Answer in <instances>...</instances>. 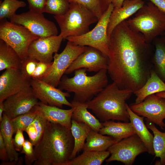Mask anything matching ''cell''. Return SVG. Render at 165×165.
Segmentation results:
<instances>
[{
    "instance_id": "cell-45",
    "label": "cell",
    "mask_w": 165,
    "mask_h": 165,
    "mask_svg": "<svg viewBox=\"0 0 165 165\" xmlns=\"http://www.w3.org/2000/svg\"><path fill=\"white\" fill-rule=\"evenodd\" d=\"M5 111L3 102H0V122L2 120L3 114Z\"/></svg>"
},
{
    "instance_id": "cell-34",
    "label": "cell",
    "mask_w": 165,
    "mask_h": 165,
    "mask_svg": "<svg viewBox=\"0 0 165 165\" xmlns=\"http://www.w3.org/2000/svg\"><path fill=\"white\" fill-rule=\"evenodd\" d=\"M26 6L25 2L19 0H4L0 4V20L10 19L20 8Z\"/></svg>"
},
{
    "instance_id": "cell-19",
    "label": "cell",
    "mask_w": 165,
    "mask_h": 165,
    "mask_svg": "<svg viewBox=\"0 0 165 165\" xmlns=\"http://www.w3.org/2000/svg\"><path fill=\"white\" fill-rule=\"evenodd\" d=\"M145 4L143 0H125L121 7L114 8L111 14L108 25V38L117 25L136 13Z\"/></svg>"
},
{
    "instance_id": "cell-4",
    "label": "cell",
    "mask_w": 165,
    "mask_h": 165,
    "mask_svg": "<svg viewBox=\"0 0 165 165\" xmlns=\"http://www.w3.org/2000/svg\"><path fill=\"white\" fill-rule=\"evenodd\" d=\"M86 71L85 68L77 70L71 78L64 75L59 88L74 93V100L83 103L90 100L108 84V72L107 69H102L88 76Z\"/></svg>"
},
{
    "instance_id": "cell-1",
    "label": "cell",
    "mask_w": 165,
    "mask_h": 165,
    "mask_svg": "<svg viewBox=\"0 0 165 165\" xmlns=\"http://www.w3.org/2000/svg\"><path fill=\"white\" fill-rule=\"evenodd\" d=\"M108 49V74L120 89L134 94L146 82L153 69L151 44L125 20L113 30Z\"/></svg>"
},
{
    "instance_id": "cell-31",
    "label": "cell",
    "mask_w": 165,
    "mask_h": 165,
    "mask_svg": "<svg viewBox=\"0 0 165 165\" xmlns=\"http://www.w3.org/2000/svg\"><path fill=\"white\" fill-rule=\"evenodd\" d=\"M47 121L38 113L34 121L25 131L28 136L29 140L34 146L38 144L41 139L45 130Z\"/></svg>"
},
{
    "instance_id": "cell-33",
    "label": "cell",
    "mask_w": 165,
    "mask_h": 165,
    "mask_svg": "<svg viewBox=\"0 0 165 165\" xmlns=\"http://www.w3.org/2000/svg\"><path fill=\"white\" fill-rule=\"evenodd\" d=\"M38 114L34 108L30 112L11 119L14 134L18 130L25 131L28 126L34 121Z\"/></svg>"
},
{
    "instance_id": "cell-43",
    "label": "cell",
    "mask_w": 165,
    "mask_h": 165,
    "mask_svg": "<svg viewBox=\"0 0 165 165\" xmlns=\"http://www.w3.org/2000/svg\"><path fill=\"white\" fill-rule=\"evenodd\" d=\"M23 159L22 157H19V159L17 160L13 161L5 162H2L1 165H22L23 163Z\"/></svg>"
},
{
    "instance_id": "cell-23",
    "label": "cell",
    "mask_w": 165,
    "mask_h": 165,
    "mask_svg": "<svg viewBox=\"0 0 165 165\" xmlns=\"http://www.w3.org/2000/svg\"><path fill=\"white\" fill-rule=\"evenodd\" d=\"M164 91L165 82L152 69L150 77L146 82L134 93L136 97L135 103H140L150 95Z\"/></svg>"
},
{
    "instance_id": "cell-7",
    "label": "cell",
    "mask_w": 165,
    "mask_h": 165,
    "mask_svg": "<svg viewBox=\"0 0 165 165\" xmlns=\"http://www.w3.org/2000/svg\"><path fill=\"white\" fill-rule=\"evenodd\" d=\"M39 37L24 26L8 21L0 20V39L11 46L23 59L28 56L31 43Z\"/></svg>"
},
{
    "instance_id": "cell-2",
    "label": "cell",
    "mask_w": 165,
    "mask_h": 165,
    "mask_svg": "<svg viewBox=\"0 0 165 165\" xmlns=\"http://www.w3.org/2000/svg\"><path fill=\"white\" fill-rule=\"evenodd\" d=\"M74 145L71 130L47 121L45 131L34 146L37 160L34 165H66L70 160Z\"/></svg>"
},
{
    "instance_id": "cell-16",
    "label": "cell",
    "mask_w": 165,
    "mask_h": 165,
    "mask_svg": "<svg viewBox=\"0 0 165 165\" xmlns=\"http://www.w3.org/2000/svg\"><path fill=\"white\" fill-rule=\"evenodd\" d=\"M63 39L60 34L39 38L29 45L28 56L39 61L51 62L53 60V54L57 53Z\"/></svg>"
},
{
    "instance_id": "cell-25",
    "label": "cell",
    "mask_w": 165,
    "mask_h": 165,
    "mask_svg": "<svg viewBox=\"0 0 165 165\" xmlns=\"http://www.w3.org/2000/svg\"><path fill=\"white\" fill-rule=\"evenodd\" d=\"M118 142L113 137L105 136L91 130L89 133L83 148L84 151H103Z\"/></svg>"
},
{
    "instance_id": "cell-5",
    "label": "cell",
    "mask_w": 165,
    "mask_h": 165,
    "mask_svg": "<svg viewBox=\"0 0 165 165\" xmlns=\"http://www.w3.org/2000/svg\"><path fill=\"white\" fill-rule=\"evenodd\" d=\"M135 16L126 21L133 30L143 35L145 41L151 43L158 36L165 35V14L150 2L145 4Z\"/></svg>"
},
{
    "instance_id": "cell-10",
    "label": "cell",
    "mask_w": 165,
    "mask_h": 165,
    "mask_svg": "<svg viewBox=\"0 0 165 165\" xmlns=\"http://www.w3.org/2000/svg\"><path fill=\"white\" fill-rule=\"evenodd\" d=\"M108 150L111 156L106 159V162L116 161L126 165L133 164L137 156L148 152L144 143L136 134L114 144Z\"/></svg>"
},
{
    "instance_id": "cell-32",
    "label": "cell",
    "mask_w": 165,
    "mask_h": 165,
    "mask_svg": "<svg viewBox=\"0 0 165 165\" xmlns=\"http://www.w3.org/2000/svg\"><path fill=\"white\" fill-rule=\"evenodd\" d=\"M70 3L80 4L92 12L98 19L106 11L110 4L108 0H68Z\"/></svg>"
},
{
    "instance_id": "cell-38",
    "label": "cell",
    "mask_w": 165,
    "mask_h": 165,
    "mask_svg": "<svg viewBox=\"0 0 165 165\" xmlns=\"http://www.w3.org/2000/svg\"><path fill=\"white\" fill-rule=\"evenodd\" d=\"M52 63V61L47 63L38 61L32 79L41 80L48 72Z\"/></svg>"
},
{
    "instance_id": "cell-41",
    "label": "cell",
    "mask_w": 165,
    "mask_h": 165,
    "mask_svg": "<svg viewBox=\"0 0 165 165\" xmlns=\"http://www.w3.org/2000/svg\"><path fill=\"white\" fill-rule=\"evenodd\" d=\"M0 160L2 162L9 161L8 153L2 135L0 134Z\"/></svg>"
},
{
    "instance_id": "cell-12",
    "label": "cell",
    "mask_w": 165,
    "mask_h": 165,
    "mask_svg": "<svg viewBox=\"0 0 165 165\" xmlns=\"http://www.w3.org/2000/svg\"><path fill=\"white\" fill-rule=\"evenodd\" d=\"M129 106L138 115L146 118V120L156 124L162 129H164L165 98L154 94L148 96L140 103H133Z\"/></svg>"
},
{
    "instance_id": "cell-9",
    "label": "cell",
    "mask_w": 165,
    "mask_h": 165,
    "mask_svg": "<svg viewBox=\"0 0 165 165\" xmlns=\"http://www.w3.org/2000/svg\"><path fill=\"white\" fill-rule=\"evenodd\" d=\"M87 47L77 45L68 41L65 47L61 53H57L54 54L53 61L50 69L41 80L57 87L67 69Z\"/></svg>"
},
{
    "instance_id": "cell-13",
    "label": "cell",
    "mask_w": 165,
    "mask_h": 165,
    "mask_svg": "<svg viewBox=\"0 0 165 165\" xmlns=\"http://www.w3.org/2000/svg\"><path fill=\"white\" fill-rule=\"evenodd\" d=\"M31 86L8 97L3 102V113L11 119L31 111L39 102Z\"/></svg>"
},
{
    "instance_id": "cell-22",
    "label": "cell",
    "mask_w": 165,
    "mask_h": 165,
    "mask_svg": "<svg viewBox=\"0 0 165 165\" xmlns=\"http://www.w3.org/2000/svg\"><path fill=\"white\" fill-rule=\"evenodd\" d=\"M102 123L103 127L99 133L111 136L118 141L136 134L130 122L122 123L109 120Z\"/></svg>"
},
{
    "instance_id": "cell-3",
    "label": "cell",
    "mask_w": 165,
    "mask_h": 165,
    "mask_svg": "<svg viewBox=\"0 0 165 165\" xmlns=\"http://www.w3.org/2000/svg\"><path fill=\"white\" fill-rule=\"evenodd\" d=\"M133 94L132 90L120 89L113 82L86 103L88 109L103 122L110 120L129 122L126 101Z\"/></svg>"
},
{
    "instance_id": "cell-6",
    "label": "cell",
    "mask_w": 165,
    "mask_h": 165,
    "mask_svg": "<svg viewBox=\"0 0 165 165\" xmlns=\"http://www.w3.org/2000/svg\"><path fill=\"white\" fill-rule=\"evenodd\" d=\"M53 17L60 27V35L64 39L86 33L89 31L90 25L98 20L88 9L75 2L70 3L69 9L64 14Z\"/></svg>"
},
{
    "instance_id": "cell-44",
    "label": "cell",
    "mask_w": 165,
    "mask_h": 165,
    "mask_svg": "<svg viewBox=\"0 0 165 165\" xmlns=\"http://www.w3.org/2000/svg\"><path fill=\"white\" fill-rule=\"evenodd\" d=\"M125 0H108L109 3L112 4L114 8H119L122 5L123 2Z\"/></svg>"
},
{
    "instance_id": "cell-39",
    "label": "cell",
    "mask_w": 165,
    "mask_h": 165,
    "mask_svg": "<svg viewBox=\"0 0 165 165\" xmlns=\"http://www.w3.org/2000/svg\"><path fill=\"white\" fill-rule=\"evenodd\" d=\"M29 11L43 13H45L46 0H27Z\"/></svg>"
},
{
    "instance_id": "cell-46",
    "label": "cell",
    "mask_w": 165,
    "mask_h": 165,
    "mask_svg": "<svg viewBox=\"0 0 165 165\" xmlns=\"http://www.w3.org/2000/svg\"><path fill=\"white\" fill-rule=\"evenodd\" d=\"M155 94L158 96L165 98V91L158 93Z\"/></svg>"
},
{
    "instance_id": "cell-14",
    "label": "cell",
    "mask_w": 165,
    "mask_h": 165,
    "mask_svg": "<svg viewBox=\"0 0 165 165\" xmlns=\"http://www.w3.org/2000/svg\"><path fill=\"white\" fill-rule=\"evenodd\" d=\"M31 86L38 99L44 104L62 108L64 105L72 106L71 103L66 98L70 96L68 92H63L39 79H31Z\"/></svg>"
},
{
    "instance_id": "cell-15",
    "label": "cell",
    "mask_w": 165,
    "mask_h": 165,
    "mask_svg": "<svg viewBox=\"0 0 165 165\" xmlns=\"http://www.w3.org/2000/svg\"><path fill=\"white\" fill-rule=\"evenodd\" d=\"M108 57L98 49L88 46L79 55L66 70L64 74H69L81 68H85L89 72H97L107 69Z\"/></svg>"
},
{
    "instance_id": "cell-28",
    "label": "cell",
    "mask_w": 165,
    "mask_h": 165,
    "mask_svg": "<svg viewBox=\"0 0 165 165\" xmlns=\"http://www.w3.org/2000/svg\"><path fill=\"white\" fill-rule=\"evenodd\" d=\"M110 154L108 151H84L69 160L66 165H101Z\"/></svg>"
},
{
    "instance_id": "cell-17",
    "label": "cell",
    "mask_w": 165,
    "mask_h": 165,
    "mask_svg": "<svg viewBox=\"0 0 165 165\" xmlns=\"http://www.w3.org/2000/svg\"><path fill=\"white\" fill-rule=\"evenodd\" d=\"M31 81L23 75L20 69L5 70L0 76V102L31 86Z\"/></svg>"
},
{
    "instance_id": "cell-30",
    "label": "cell",
    "mask_w": 165,
    "mask_h": 165,
    "mask_svg": "<svg viewBox=\"0 0 165 165\" xmlns=\"http://www.w3.org/2000/svg\"><path fill=\"white\" fill-rule=\"evenodd\" d=\"M146 121L147 127L151 130L153 134V148L155 155L160 159L155 164L165 165V132L159 130L154 123Z\"/></svg>"
},
{
    "instance_id": "cell-8",
    "label": "cell",
    "mask_w": 165,
    "mask_h": 165,
    "mask_svg": "<svg viewBox=\"0 0 165 165\" xmlns=\"http://www.w3.org/2000/svg\"><path fill=\"white\" fill-rule=\"evenodd\" d=\"M114 8L113 5L110 4L91 30L82 35L69 36L65 39L77 45L95 48L108 57L109 38L107 28L109 19Z\"/></svg>"
},
{
    "instance_id": "cell-37",
    "label": "cell",
    "mask_w": 165,
    "mask_h": 165,
    "mask_svg": "<svg viewBox=\"0 0 165 165\" xmlns=\"http://www.w3.org/2000/svg\"><path fill=\"white\" fill-rule=\"evenodd\" d=\"M33 146L29 140H26L20 152V153L24 154L25 163L26 165H31L37 160Z\"/></svg>"
},
{
    "instance_id": "cell-42",
    "label": "cell",
    "mask_w": 165,
    "mask_h": 165,
    "mask_svg": "<svg viewBox=\"0 0 165 165\" xmlns=\"http://www.w3.org/2000/svg\"><path fill=\"white\" fill-rule=\"evenodd\" d=\"M165 14V0H148Z\"/></svg>"
},
{
    "instance_id": "cell-11",
    "label": "cell",
    "mask_w": 165,
    "mask_h": 165,
    "mask_svg": "<svg viewBox=\"0 0 165 165\" xmlns=\"http://www.w3.org/2000/svg\"><path fill=\"white\" fill-rule=\"evenodd\" d=\"M12 22L21 25L39 38L57 35L58 30L54 23L45 17L43 13L29 11L10 19Z\"/></svg>"
},
{
    "instance_id": "cell-20",
    "label": "cell",
    "mask_w": 165,
    "mask_h": 165,
    "mask_svg": "<svg viewBox=\"0 0 165 165\" xmlns=\"http://www.w3.org/2000/svg\"><path fill=\"white\" fill-rule=\"evenodd\" d=\"M130 121L134 130L136 134L143 141L148 150V152L155 155L153 148L154 136L149 131L144 121V117L139 116L133 112L129 105H127Z\"/></svg>"
},
{
    "instance_id": "cell-27",
    "label": "cell",
    "mask_w": 165,
    "mask_h": 165,
    "mask_svg": "<svg viewBox=\"0 0 165 165\" xmlns=\"http://www.w3.org/2000/svg\"><path fill=\"white\" fill-rule=\"evenodd\" d=\"M22 59L9 45L0 40V71L9 68L19 69Z\"/></svg>"
},
{
    "instance_id": "cell-40",
    "label": "cell",
    "mask_w": 165,
    "mask_h": 165,
    "mask_svg": "<svg viewBox=\"0 0 165 165\" xmlns=\"http://www.w3.org/2000/svg\"><path fill=\"white\" fill-rule=\"evenodd\" d=\"M23 131L18 129L16 131L13 139V143L15 148L17 152H20L25 140L23 134Z\"/></svg>"
},
{
    "instance_id": "cell-36",
    "label": "cell",
    "mask_w": 165,
    "mask_h": 165,
    "mask_svg": "<svg viewBox=\"0 0 165 165\" xmlns=\"http://www.w3.org/2000/svg\"><path fill=\"white\" fill-rule=\"evenodd\" d=\"M38 61L28 56L22 59L19 69L26 78L31 80Z\"/></svg>"
},
{
    "instance_id": "cell-26",
    "label": "cell",
    "mask_w": 165,
    "mask_h": 165,
    "mask_svg": "<svg viewBox=\"0 0 165 165\" xmlns=\"http://www.w3.org/2000/svg\"><path fill=\"white\" fill-rule=\"evenodd\" d=\"M3 117L2 120L0 122V134L7 151L9 161L17 160L19 158V154L14 145L13 136L14 132L11 119L4 113Z\"/></svg>"
},
{
    "instance_id": "cell-24",
    "label": "cell",
    "mask_w": 165,
    "mask_h": 165,
    "mask_svg": "<svg viewBox=\"0 0 165 165\" xmlns=\"http://www.w3.org/2000/svg\"><path fill=\"white\" fill-rule=\"evenodd\" d=\"M154 47L152 62L153 70L165 82V36H158L153 41Z\"/></svg>"
},
{
    "instance_id": "cell-35",
    "label": "cell",
    "mask_w": 165,
    "mask_h": 165,
    "mask_svg": "<svg viewBox=\"0 0 165 165\" xmlns=\"http://www.w3.org/2000/svg\"><path fill=\"white\" fill-rule=\"evenodd\" d=\"M70 3L68 0H46L45 13L62 15L69 9Z\"/></svg>"
},
{
    "instance_id": "cell-29",
    "label": "cell",
    "mask_w": 165,
    "mask_h": 165,
    "mask_svg": "<svg viewBox=\"0 0 165 165\" xmlns=\"http://www.w3.org/2000/svg\"><path fill=\"white\" fill-rule=\"evenodd\" d=\"M71 131L74 138V145L70 160L76 157L77 153L83 149L87 138L91 130L86 124L72 120Z\"/></svg>"
},
{
    "instance_id": "cell-18",
    "label": "cell",
    "mask_w": 165,
    "mask_h": 165,
    "mask_svg": "<svg viewBox=\"0 0 165 165\" xmlns=\"http://www.w3.org/2000/svg\"><path fill=\"white\" fill-rule=\"evenodd\" d=\"M34 108L47 121L60 124L71 129L73 112L72 108L64 109L57 107L46 105L40 102Z\"/></svg>"
},
{
    "instance_id": "cell-21",
    "label": "cell",
    "mask_w": 165,
    "mask_h": 165,
    "mask_svg": "<svg viewBox=\"0 0 165 165\" xmlns=\"http://www.w3.org/2000/svg\"><path fill=\"white\" fill-rule=\"evenodd\" d=\"M71 103L72 104L71 108L73 109L72 119L84 123L92 130L99 132L103 127L102 123L88 111L86 102L73 100Z\"/></svg>"
}]
</instances>
